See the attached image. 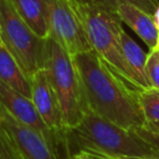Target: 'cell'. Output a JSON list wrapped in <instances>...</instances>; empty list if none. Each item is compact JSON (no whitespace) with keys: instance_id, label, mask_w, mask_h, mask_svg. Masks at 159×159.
Here are the masks:
<instances>
[{"instance_id":"6da1fadb","label":"cell","mask_w":159,"mask_h":159,"mask_svg":"<svg viewBox=\"0 0 159 159\" xmlns=\"http://www.w3.org/2000/svg\"><path fill=\"white\" fill-rule=\"evenodd\" d=\"M73 60L88 108L129 130L145 123L138 91L116 75L93 50L73 56Z\"/></svg>"},{"instance_id":"7a4b0ae2","label":"cell","mask_w":159,"mask_h":159,"mask_svg":"<svg viewBox=\"0 0 159 159\" xmlns=\"http://www.w3.org/2000/svg\"><path fill=\"white\" fill-rule=\"evenodd\" d=\"M63 150L67 158L78 152L108 157H155L153 147L134 130L125 129L87 107L83 119L71 129H65Z\"/></svg>"},{"instance_id":"3957f363","label":"cell","mask_w":159,"mask_h":159,"mask_svg":"<svg viewBox=\"0 0 159 159\" xmlns=\"http://www.w3.org/2000/svg\"><path fill=\"white\" fill-rule=\"evenodd\" d=\"M72 4L82 20L92 50L125 83L137 91H142L122 50L120 31L123 27L117 12L81 0H72Z\"/></svg>"},{"instance_id":"277c9868","label":"cell","mask_w":159,"mask_h":159,"mask_svg":"<svg viewBox=\"0 0 159 159\" xmlns=\"http://www.w3.org/2000/svg\"><path fill=\"white\" fill-rule=\"evenodd\" d=\"M45 68L60 103L63 128L77 127L87 109L80 72L73 56L51 37L47 39Z\"/></svg>"},{"instance_id":"5b68a950","label":"cell","mask_w":159,"mask_h":159,"mask_svg":"<svg viewBox=\"0 0 159 159\" xmlns=\"http://www.w3.org/2000/svg\"><path fill=\"white\" fill-rule=\"evenodd\" d=\"M0 39L29 78L45 68L48 37L39 36L19 16L9 0H0Z\"/></svg>"},{"instance_id":"8992f818","label":"cell","mask_w":159,"mask_h":159,"mask_svg":"<svg viewBox=\"0 0 159 159\" xmlns=\"http://www.w3.org/2000/svg\"><path fill=\"white\" fill-rule=\"evenodd\" d=\"M50 1V37L72 56L92 51L82 20L72 0Z\"/></svg>"},{"instance_id":"52a82bcc","label":"cell","mask_w":159,"mask_h":159,"mask_svg":"<svg viewBox=\"0 0 159 159\" xmlns=\"http://www.w3.org/2000/svg\"><path fill=\"white\" fill-rule=\"evenodd\" d=\"M0 107H2L9 114H11L19 122L40 132L58 153V138L55 134V132L41 118L31 97H27L17 92L16 89L11 88L10 86L0 81Z\"/></svg>"},{"instance_id":"ba28073f","label":"cell","mask_w":159,"mask_h":159,"mask_svg":"<svg viewBox=\"0 0 159 159\" xmlns=\"http://www.w3.org/2000/svg\"><path fill=\"white\" fill-rule=\"evenodd\" d=\"M31 99L45 123L55 132L58 138L60 147L63 148V120L57 96L51 86L47 70L42 68L30 77Z\"/></svg>"},{"instance_id":"9c48e42d","label":"cell","mask_w":159,"mask_h":159,"mask_svg":"<svg viewBox=\"0 0 159 159\" xmlns=\"http://www.w3.org/2000/svg\"><path fill=\"white\" fill-rule=\"evenodd\" d=\"M0 118L10 132L22 159H62L40 132L19 122L2 107H0Z\"/></svg>"},{"instance_id":"30bf717a","label":"cell","mask_w":159,"mask_h":159,"mask_svg":"<svg viewBox=\"0 0 159 159\" xmlns=\"http://www.w3.org/2000/svg\"><path fill=\"white\" fill-rule=\"evenodd\" d=\"M117 15L122 20V22L127 24L142 39V41L149 47V50L157 47L159 29L153 14L133 4L124 2L118 6Z\"/></svg>"},{"instance_id":"8fae6325","label":"cell","mask_w":159,"mask_h":159,"mask_svg":"<svg viewBox=\"0 0 159 159\" xmlns=\"http://www.w3.org/2000/svg\"><path fill=\"white\" fill-rule=\"evenodd\" d=\"M19 16L41 37H50L48 0H9Z\"/></svg>"},{"instance_id":"7c38bea8","label":"cell","mask_w":159,"mask_h":159,"mask_svg":"<svg viewBox=\"0 0 159 159\" xmlns=\"http://www.w3.org/2000/svg\"><path fill=\"white\" fill-rule=\"evenodd\" d=\"M0 81L27 97L31 96L30 78L4 45H0Z\"/></svg>"},{"instance_id":"4fadbf2b","label":"cell","mask_w":159,"mask_h":159,"mask_svg":"<svg viewBox=\"0 0 159 159\" xmlns=\"http://www.w3.org/2000/svg\"><path fill=\"white\" fill-rule=\"evenodd\" d=\"M120 45L122 50L124 53V57L134 72L139 86L142 89L150 88L149 81L147 78V72H145V66H147V60H148V53H145L140 46L122 29L120 31Z\"/></svg>"},{"instance_id":"5bb4252c","label":"cell","mask_w":159,"mask_h":159,"mask_svg":"<svg viewBox=\"0 0 159 159\" xmlns=\"http://www.w3.org/2000/svg\"><path fill=\"white\" fill-rule=\"evenodd\" d=\"M138 98L145 122L159 124V89L150 87L138 91Z\"/></svg>"},{"instance_id":"9a60e30c","label":"cell","mask_w":159,"mask_h":159,"mask_svg":"<svg viewBox=\"0 0 159 159\" xmlns=\"http://www.w3.org/2000/svg\"><path fill=\"white\" fill-rule=\"evenodd\" d=\"M81 1L101 6L106 10L112 11V12H117L118 6L120 4H124V2H129V4H133L138 7H142V9H144L145 11H148L153 15H154V12L158 7L157 4H155V0H81Z\"/></svg>"},{"instance_id":"2e32d148","label":"cell","mask_w":159,"mask_h":159,"mask_svg":"<svg viewBox=\"0 0 159 159\" xmlns=\"http://www.w3.org/2000/svg\"><path fill=\"white\" fill-rule=\"evenodd\" d=\"M0 159H22L10 132L7 130L1 118H0Z\"/></svg>"},{"instance_id":"e0dca14e","label":"cell","mask_w":159,"mask_h":159,"mask_svg":"<svg viewBox=\"0 0 159 159\" xmlns=\"http://www.w3.org/2000/svg\"><path fill=\"white\" fill-rule=\"evenodd\" d=\"M145 72L150 87L159 89V47L149 50Z\"/></svg>"},{"instance_id":"ac0fdd59","label":"cell","mask_w":159,"mask_h":159,"mask_svg":"<svg viewBox=\"0 0 159 159\" xmlns=\"http://www.w3.org/2000/svg\"><path fill=\"white\" fill-rule=\"evenodd\" d=\"M134 132L140 138H143L145 142H148L159 157V124L152 123V122H145L140 128H138Z\"/></svg>"},{"instance_id":"d6986e66","label":"cell","mask_w":159,"mask_h":159,"mask_svg":"<svg viewBox=\"0 0 159 159\" xmlns=\"http://www.w3.org/2000/svg\"><path fill=\"white\" fill-rule=\"evenodd\" d=\"M87 157V159H117L113 157H108V155H103V154H97V153H89V152H83Z\"/></svg>"},{"instance_id":"ffe728a7","label":"cell","mask_w":159,"mask_h":159,"mask_svg":"<svg viewBox=\"0 0 159 159\" xmlns=\"http://www.w3.org/2000/svg\"><path fill=\"white\" fill-rule=\"evenodd\" d=\"M65 159H87V157H86V154L83 152H78V153H75L72 155H68Z\"/></svg>"},{"instance_id":"44dd1931","label":"cell","mask_w":159,"mask_h":159,"mask_svg":"<svg viewBox=\"0 0 159 159\" xmlns=\"http://www.w3.org/2000/svg\"><path fill=\"white\" fill-rule=\"evenodd\" d=\"M117 159H159L155 157H117Z\"/></svg>"},{"instance_id":"7402d4cb","label":"cell","mask_w":159,"mask_h":159,"mask_svg":"<svg viewBox=\"0 0 159 159\" xmlns=\"http://www.w3.org/2000/svg\"><path fill=\"white\" fill-rule=\"evenodd\" d=\"M154 19H155L157 26H158V29H159V6L157 7V10H155V12H154Z\"/></svg>"},{"instance_id":"603a6c76","label":"cell","mask_w":159,"mask_h":159,"mask_svg":"<svg viewBox=\"0 0 159 159\" xmlns=\"http://www.w3.org/2000/svg\"><path fill=\"white\" fill-rule=\"evenodd\" d=\"M157 47H159V36H158V45H157Z\"/></svg>"},{"instance_id":"cb8c5ba5","label":"cell","mask_w":159,"mask_h":159,"mask_svg":"<svg viewBox=\"0 0 159 159\" xmlns=\"http://www.w3.org/2000/svg\"><path fill=\"white\" fill-rule=\"evenodd\" d=\"M0 45H2V43H1V39H0Z\"/></svg>"}]
</instances>
